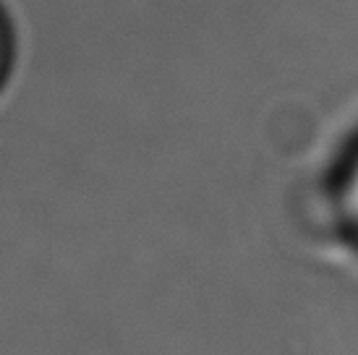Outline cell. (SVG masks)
<instances>
[{"mask_svg":"<svg viewBox=\"0 0 358 355\" xmlns=\"http://www.w3.org/2000/svg\"><path fill=\"white\" fill-rule=\"evenodd\" d=\"M345 209H348V217L353 222V227L358 230V157L350 168L348 178H345Z\"/></svg>","mask_w":358,"mask_h":355,"instance_id":"6da1fadb","label":"cell"}]
</instances>
